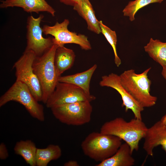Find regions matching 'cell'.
I'll return each mask as SVG.
<instances>
[{
    "instance_id": "cell-1",
    "label": "cell",
    "mask_w": 166,
    "mask_h": 166,
    "mask_svg": "<svg viewBox=\"0 0 166 166\" xmlns=\"http://www.w3.org/2000/svg\"><path fill=\"white\" fill-rule=\"evenodd\" d=\"M148 128L142 120L134 117L127 121L123 118L118 117L104 123L100 132L117 136L125 141L133 153L138 150L139 142L144 137Z\"/></svg>"
},
{
    "instance_id": "cell-2",
    "label": "cell",
    "mask_w": 166,
    "mask_h": 166,
    "mask_svg": "<svg viewBox=\"0 0 166 166\" xmlns=\"http://www.w3.org/2000/svg\"><path fill=\"white\" fill-rule=\"evenodd\" d=\"M150 67L140 74L133 69L124 71L119 75L122 85L143 108L155 105L157 97L150 94L151 81L148 73Z\"/></svg>"
},
{
    "instance_id": "cell-3",
    "label": "cell",
    "mask_w": 166,
    "mask_h": 166,
    "mask_svg": "<svg viewBox=\"0 0 166 166\" xmlns=\"http://www.w3.org/2000/svg\"><path fill=\"white\" fill-rule=\"evenodd\" d=\"M119 137L100 132L89 134L81 144L85 155L100 162L109 158L117 151L122 143Z\"/></svg>"
},
{
    "instance_id": "cell-4",
    "label": "cell",
    "mask_w": 166,
    "mask_h": 166,
    "mask_svg": "<svg viewBox=\"0 0 166 166\" xmlns=\"http://www.w3.org/2000/svg\"><path fill=\"white\" fill-rule=\"evenodd\" d=\"M58 46L54 44L43 55L36 57L32 65L33 71L39 81L42 92V101L45 104L58 82L54 64V57Z\"/></svg>"
},
{
    "instance_id": "cell-5",
    "label": "cell",
    "mask_w": 166,
    "mask_h": 166,
    "mask_svg": "<svg viewBox=\"0 0 166 166\" xmlns=\"http://www.w3.org/2000/svg\"><path fill=\"white\" fill-rule=\"evenodd\" d=\"M10 101L22 105L33 118L41 121L45 120L43 106L36 100L29 87L23 82L16 80L1 97L0 107Z\"/></svg>"
},
{
    "instance_id": "cell-6",
    "label": "cell",
    "mask_w": 166,
    "mask_h": 166,
    "mask_svg": "<svg viewBox=\"0 0 166 166\" xmlns=\"http://www.w3.org/2000/svg\"><path fill=\"white\" fill-rule=\"evenodd\" d=\"M54 117L68 125L81 126L91 120L93 107L89 101H79L53 106L50 108Z\"/></svg>"
},
{
    "instance_id": "cell-7",
    "label": "cell",
    "mask_w": 166,
    "mask_h": 166,
    "mask_svg": "<svg viewBox=\"0 0 166 166\" xmlns=\"http://www.w3.org/2000/svg\"><path fill=\"white\" fill-rule=\"evenodd\" d=\"M31 51H25L23 55L14 64L16 80L21 81L29 87L38 101H42V92L38 79L34 73L32 65L36 57Z\"/></svg>"
},
{
    "instance_id": "cell-8",
    "label": "cell",
    "mask_w": 166,
    "mask_h": 166,
    "mask_svg": "<svg viewBox=\"0 0 166 166\" xmlns=\"http://www.w3.org/2000/svg\"><path fill=\"white\" fill-rule=\"evenodd\" d=\"M96 99L94 96L87 93L77 85L58 81L45 104L50 109L55 106L79 101L91 102Z\"/></svg>"
},
{
    "instance_id": "cell-9",
    "label": "cell",
    "mask_w": 166,
    "mask_h": 166,
    "mask_svg": "<svg viewBox=\"0 0 166 166\" xmlns=\"http://www.w3.org/2000/svg\"><path fill=\"white\" fill-rule=\"evenodd\" d=\"M44 17L41 14L37 18L28 17L27 22V45L25 51L33 52L37 57L41 56L54 44V38H45L40 23Z\"/></svg>"
},
{
    "instance_id": "cell-10",
    "label": "cell",
    "mask_w": 166,
    "mask_h": 166,
    "mask_svg": "<svg viewBox=\"0 0 166 166\" xmlns=\"http://www.w3.org/2000/svg\"><path fill=\"white\" fill-rule=\"evenodd\" d=\"M69 23V20L66 19L61 23L57 22L53 26L44 25L42 28L43 33L53 36L54 44L58 46L64 45L66 44H75L79 45L82 49H91V45L87 37L69 30L68 28Z\"/></svg>"
},
{
    "instance_id": "cell-11",
    "label": "cell",
    "mask_w": 166,
    "mask_h": 166,
    "mask_svg": "<svg viewBox=\"0 0 166 166\" xmlns=\"http://www.w3.org/2000/svg\"><path fill=\"white\" fill-rule=\"evenodd\" d=\"M102 87H111L115 89L121 95L122 100V106L124 107L125 112L132 110L134 117L142 120L141 112L144 109L139 103L121 84L119 75L112 73L102 77L99 83Z\"/></svg>"
},
{
    "instance_id": "cell-12",
    "label": "cell",
    "mask_w": 166,
    "mask_h": 166,
    "mask_svg": "<svg viewBox=\"0 0 166 166\" xmlns=\"http://www.w3.org/2000/svg\"><path fill=\"white\" fill-rule=\"evenodd\" d=\"M143 148L150 156L153 155V149L161 145L166 152V125L160 121L148 128L144 138Z\"/></svg>"
},
{
    "instance_id": "cell-13",
    "label": "cell",
    "mask_w": 166,
    "mask_h": 166,
    "mask_svg": "<svg viewBox=\"0 0 166 166\" xmlns=\"http://www.w3.org/2000/svg\"><path fill=\"white\" fill-rule=\"evenodd\" d=\"M0 1L1 8L19 7L27 13L35 12L38 14L41 12H46L53 16H55L56 12L45 0H4Z\"/></svg>"
},
{
    "instance_id": "cell-14",
    "label": "cell",
    "mask_w": 166,
    "mask_h": 166,
    "mask_svg": "<svg viewBox=\"0 0 166 166\" xmlns=\"http://www.w3.org/2000/svg\"><path fill=\"white\" fill-rule=\"evenodd\" d=\"M132 154L130 146L125 142L121 144L113 155L95 166H132L135 163Z\"/></svg>"
},
{
    "instance_id": "cell-15",
    "label": "cell",
    "mask_w": 166,
    "mask_h": 166,
    "mask_svg": "<svg viewBox=\"0 0 166 166\" xmlns=\"http://www.w3.org/2000/svg\"><path fill=\"white\" fill-rule=\"evenodd\" d=\"M73 9L86 22L89 30L97 34L101 33L99 21L89 0H81L73 6Z\"/></svg>"
},
{
    "instance_id": "cell-16",
    "label": "cell",
    "mask_w": 166,
    "mask_h": 166,
    "mask_svg": "<svg viewBox=\"0 0 166 166\" xmlns=\"http://www.w3.org/2000/svg\"><path fill=\"white\" fill-rule=\"evenodd\" d=\"M75 55L73 51L65 47L58 46L56 50L54 57V64L58 77L65 71L73 65Z\"/></svg>"
},
{
    "instance_id": "cell-17",
    "label": "cell",
    "mask_w": 166,
    "mask_h": 166,
    "mask_svg": "<svg viewBox=\"0 0 166 166\" xmlns=\"http://www.w3.org/2000/svg\"><path fill=\"white\" fill-rule=\"evenodd\" d=\"M97 67L96 64L84 72L74 74L60 76L58 81L69 83L77 85L88 94L90 92V84L92 77Z\"/></svg>"
},
{
    "instance_id": "cell-18",
    "label": "cell",
    "mask_w": 166,
    "mask_h": 166,
    "mask_svg": "<svg viewBox=\"0 0 166 166\" xmlns=\"http://www.w3.org/2000/svg\"><path fill=\"white\" fill-rule=\"evenodd\" d=\"M37 149L32 140H26L17 142L14 149L15 153L21 156L28 164L30 166H36Z\"/></svg>"
},
{
    "instance_id": "cell-19",
    "label": "cell",
    "mask_w": 166,
    "mask_h": 166,
    "mask_svg": "<svg viewBox=\"0 0 166 166\" xmlns=\"http://www.w3.org/2000/svg\"><path fill=\"white\" fill-rule=\"evenodd\" d=\"M144 48L145 51L154 60L163 68L166 67V42L151 38Z\"/></svg>"
},
{
    "instance_id": "cell-20",
    "label": "cell",
    "mask_w": 166,
    "mask_h": 166,
    "mask_svg": "<svg viewBox=\"0 0 166 166\" xmlns=\"http://www.w3.org/2000/svg\"><path fill=\"white\" fill-rule=\"evenodd\" d=\"M61 155V149L58 145L50 144L45 148H37L36 166H47L50 161L59 158Z\"/></svg>"
},
{
    "instance_id": "cell-21",
    "label": "cell",
    "mask_w": 166,
    "mask_h": 166,
    "mask_svg": "<svg viewBox=\"0 0 166 166\" xmlns=\"http://www.w3.org/2000/svg\"><path fill=\"white\" fill-rule=\"evenodd\" d=\"M163 0H135L129 1L122 11L124 16L129 17L130 21H133L136 12L140 9L152 3H160Z\"/></svg>"
},
{
    "instance_id": "cell-22",
    "label": "cell",
    "mask_w": 166,
    "mask_h": 166,
    "mask_svg": "<svg viewBox=\"0 0 166 166\" xmlns=\"http://www.w3.org/2000/svg\"><path fill=\"white\" fill-rule=\"evenodd\" d=\"M101 32L112 47L114 55V62L117 67L121 64V61L118 55L117 50V38L116 32L104 24L102 21H99Z\"/></svg>"
},
{
    "instance_id": "cell-23",
    "label": "cell",
    "mask_w": 166,
    "mask_h": 166,
    "mask_svg": "<svg viewBox=\"0 0 166 166\" xmlns=\"http://www.w3.org/2000/svg\"><path fill=\"white\" fill-rule=\"evenodd\" d=\"M9 156V153L6 145L2 143L0 144V159L5 160Z\"/></svg>"
},
{
    "instance_id": "cell-24",
    "label": "cell",
    "mask_w": 166,
    "mask_h": 166,
    "mask_svg": "<svg viewBox=\"0 0 166 166\" xmlns=\"http://www.w3.org/2000/svg\"><path fill=\"white\" fill-rule=\"evenodd\" d=\"M60 2L67 5L73 6L79 3L81 0H59Z\"/></svg>"
},
{
    "instance_id": "cell-25",
    "label": "cell",
    "mask_w": 166,
    "mask_h": 166,
    "mask_svg": "<svg viewBox=\"0 0 166 166\" xmlns=\"http://www.w3.org/2000/svg\"><path fill=\"white\" fill-rule=\"evenodd\" d=\"M63 165L64 166H79L80 165L77 161L74 160H70L65 162Z\"/></svg>"
},
{
    "instance_id": "cell-26",
    "label": "cell",
    "mask_w": 166,
    "mask_h": 166,
    "mask_svg": "<svg viewBox=\"0 0 166 166\" xmlns=\"http://www.w3.org/2000/svg\"><path fill=\"white\" fill-rule=\"evenodd\" d=\"M161 74L166 80V67L163 68Z\"/></svg>"
},
{
    "instance_id": "cell-27",
    "label": "cell",
    "mask_w": 166,
    "mask_h": 166,
    "mask_svg": "<svg viewBox=\"0 0 166 166\" xmlns=\"http://www.w3.org/2000/svg\"><path fill=\"white\" fill-rule=\"evenodd\" d=\"M160 120L163 123L166 125V114L161 118Z\"/></svg>"
}]
</instances>
